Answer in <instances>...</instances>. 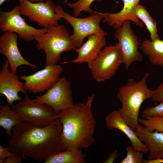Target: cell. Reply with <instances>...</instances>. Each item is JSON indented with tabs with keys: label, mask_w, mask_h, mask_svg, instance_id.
I'll return each instance as SVG.
<instances>
[{
	"label": "cell",
	"mask_w": 163,
	"mask_h": 163,
	"mask_svg": "<svg viewBox=\"0 0 163 163\" xmlns=\"http://www.w3.org/2000/svg\"><path fill=\"white\" fill-rule=\"evenodd\" d=\"M6 0H0V5L1 6Z\"/></svg>",
	"instance_id": "obj_34"
},
{
	"label": "cell",
	"mask_w": 163,
	"mask_h": 163,
	"mask_svg": "<svg viewBox=\"0 0 163 163\" xmlns=\"http://www.w3.org/2000/svg\"><path fill=\"white\" fill-rule=\"evenodd\" d=\"M23 158H24L23 156L16 154L6 158L4 163H21Z\"/></svg>",
	"instance_id": "obj_29"
},
{
	"label": "cell",
	"mask_w": 163,
	"mask_h": 163,
	"mask_svg": "<svg viewBox=\"0 0 163 163\" xmlns=\"http://www.w3.org/2000/svg\"><path fill=\"white\" fill-rule=\"evenodd\" d=\"M119 156L118 151L115 149L109 154L107 158L103 163H113Z\"/></svg>",
	"instance_id": "obj_30"
},
{
	"label": "cell",
	"mask_w": 163,
	"mask_h": 163,
	"mask_svg": "<svg viewBox=\"0 0 163 163\" xmlns=\"http://www.w3.org/2000/svg\"><path fill=\"white\" fill-rule=\"evenodd\" d=\"M21 15L28 17L29 20L39 26L47 28L51 25H59L62 18L55 11V6L50 0L45 2H32L27 0H18Z\"/></svg>",
	"instance_id": "obj_8"
},
{
	"label": "cell",
	"mask_w": 163,
	"mask_h": 163,
	"mask_svg": "<svg viewBox=\"0 0 163 163\" xmlns=\"http://www.w3.org/2000/svg\"><path fill=\"white\" fill-rule=\"evenodd\" d=\"M63 70L60 65L45 66L44 68L28 75H20L27 91L36 93L47 91L58 81Z\"/></svg>",
	"instance_id": "obj_12"
},
{
	"label": "cell",
	"mask_w": 163,
	"mask_h": 163,
	"mask_svg": "<svg viewBox=\"0 0 163 163\" xmlns=\"http://www.w3.org/2000/svg\"><path fill=\"white\" fill-rule=\"evenodd\" d=\"M9 66L8 60L5 59L0 72V93L5 95L8 103L12 105L14 101L22 99L18 94L19 92L25 95L27 93L20 76L10 70Z\"/></svg>",
	"instance_id": "obj_13"
},
{
	"label": "cell",
	"mask_w": 163,
	"mask_h": 163,
	"mask_svg": "<svg viewBox=\"0 0 163 163\" xmlns=\"http://www.w3.org/2000/svg\"><path fill=\"white\" fill-rule=\"evenodd\" d=\"M131 21H124L121 26L116 29L114 36L118 41L123 56V63L128 70L135 62H141L143 57L138 49L141 44L131 26Z\"/></svg>",
	"instance_id": "obj_11"
},
{
	"label": "cell",
	"mask_w": 163,
	"mask_h": 163,
	"mask_svg": "<svg viewBox=\"0 0 163 163\" xmlns=\"http://www.w3.org/2000/svg\"><path fill=\"white\" fill-rule=\"evenodd\" d=\"M150 75L145 72L140 80L130 78L118 89L117 97L122 104L118 110L128 125L133 130L139 124L140 107L146 100L151 99L153 90L147 87L146 81Z\"/></svg>",
	"instance_id": "obj_3"
},
{
	"label": "cell",
	"mask_w": 163,
	"mask_h": 163,
	"mask_svg": "<svg viewBox=\"0 0 163 163\" xmlns=\"http://www.w3.org/2000/svg\"><path fill=\"white\" fill-rule=\"evenodd\" d=\"M62 129L59 118L43 127L22 122L13 127L8 147L11 152L24 158L29 157L39 162L44 161L66 150L60 138Z\"/></svg>",
	"instance_id": "obj_1"
},
{
	"label": "cell",
	"mask_w": 163,
	"mask_h": 163,
	"mask_svg": "<svg viewBox=\"0 0 163 163\" xmlns=\"http://www.w3.org/2000/svg\"><path fill=\"white\" fill-rule=\"evenodd\" d=\"M141 48L150 63L163 68V40H144L141 44Z\"/></svg>",
	"instance_id": "obj_19"
},
{
	"label": "cell",
	"mask_w": 163,
	"mask_h": 163,
	"mask_svg": "<svg viewBox=\"0 0 163 163\" xmlns=\"http://www.w3.org/2000/svg\"><path fill=\"white\" fill-rule=\"evenodd\" d=\"M105 35L101 34H92L87 37L88 40L75 52L78 54L77 58L61 64L69 63H88L93 60L101 49L107 44Z\"/></svg>",
	"instance_id": "obj_15"
},
{
	"label": "cell",
	"mask_w": 163,
	"mask_h": 163,
	"mask_svg": "<svg viewBox=\"0 0 163 163\" xmlns=\"http://www.w3.org/2000/svg\"><path fill=\"white\" fill-rule=\"evenodd\" d=\"M140 140L145 143L149 152V160L163 158V133L156 131L150 132L139 123L134 130Z\"/></svg>",
	"instance_id": "obj_17"
},
{
	"label": "cell",
	"mask_w": 163,
	"mask_h": 163,
	"mask_svg": "<svg viewBox=\"0 0 163 163\" xmlns=\"http://www.w3.org/2000/svg\"><path fill=\"white\" fill-rule=\"evenodd\" d=\"M94 97L93 94L86 103H76L57 114L62 125L60 138L66 149L87 148L93 145L96 121L91 107Z\"/></svg>",
	"instance_id": "obj_2"
},
{
	"label": "cell",
	"mask_w": 163,
	"mask_h": 163,
	"mask_svg": "<svg viewBox=\"0 0 163 163\" xmlns=\"http://www.w3.org/2000/svg\"><path fill=\"white\" fill-rule=\"evenodd\" d=\"M100 1L102 0H78L76 2L68 3V6L73 9V14L75 17H78L83 11L89 12L91 14L95 12L91 9V3L94 1Z\"/></svg>",
	"instance_id": "obj_24"
},
{
	"label": "cell",
	"mask_w": 163,
	"mask_h": 163,
	"mask_svg": "<svg viewBox=\"0 0 163 163\" xmlns=\"http://www.w3.org/2000/svg\"><path fill=\"white\" fill-rule=\"evenodd\" d=\"M126 150V156L120 161V163H143L142 152L136 150L132 146L127 147Z\"/></svg>",
	"instance_id": "obj_25"
},
{
	"label": "cell",
	"mask_w": 163,
	"mask_h": 163,
	"mask_svg": "<svg viewBox=\"0 0 163 163\" xmlns=\"http://www.w3.org/2000/svg\"><path fill=\"white\" fill-rule=\"evenodd\" d=\"M105 122L108 129H117L124 133L130 141L132 146L136 150L143 153L149 151L145 144L140 140L134 131L128 125L118 110L110 112L105 117Z\"/></svg>",
	"instance_id": "obj_16"
},
{
	"label": "cell",
	"mask_w": 163,
	"mask_h": 163,
	"mask_svg": "<svg viewBox=\"0 0 163 163\" xmlns=\"http://www.w3.org/2000/svg\"><path fill=\"white\" fill-rule=\"evenodd\" d=\"M139 123L145 126L150 132L155 131L163 133V117H148L138 118Z\"/></svg>",
	"instance_id": "obj_23"
},
{
	"label": "cell",
	"mask_w": 163,
	"mask_h": 163,
	"mask_svg": "<svg viewBox=\"0 0 163 163\" xmlns=\"http://www.w3.org/2000/svg\"><path fill=\"white\" fill-rule=\"evenodd\" d=\"M21 15L18 5L10 11L5 12L1 11V31L12 32L17 34L19 38L25 41L34 40L35 36L47 32V28L44 27L37 29L28 25Z\"/></svg>",
	"instance_id": "obj_10"
},
{
	"label": "cell",
	"mask_w": 163,
	"mask_h": 163,
	"mask_svg": "<svg viewBox=\"0 0 163 163\" xmlns=\"http://www.w3.org/2000/svg\"><path fill=\"white\" fill-rule=\"evenodd\" d=\"M15 155L16 154L11 152L8 147H5L0 145V158H6Z\"/></svg>",
	"instance_id": "obj_28"
},
{
	"label": "cell",
	"mask_w": 163,
	"mask_h": 163,
	"mask_svg": "<svg viewBox=\"0 0 163 163\" xmlns=\"http://www.w3.org/2000/svg\"><path fill=\"white\" fill-rule=\"evenodd\" d=\"M6 158H0V163H4Z\"/></svg>",
	"instance_id": "obj_33"
},
{
	"label": "cell",
	"mask_w": 163,
	"mask_h": 163,
	"mask_svg": "<svg viewBox=\"0 0 163 163\" xmlns=\"http://www.w3.org/2000/svg\"><path fill=\"white\" fill-rule=\"evenodd\" d=\"M36 47L43 50L46 56L45 66L56 64L63 52L77 49L72 41L66 27L62 25H51L47 32L35 36Z\"/></svg>",
	"instance_id": "obj_4"
},
{
	"label": "cell",
	"mask_w": 163,
	"mask_h": 163,
	"mask_svg": "<svg viewBox=\"0 0 163 163\" xmlns=\"http://www.w3.org/2000/svg\"><path fill=\"white\" fill-rule=\"evenodd\" d=\"M143 163H163V158L152 160H143Z\"/></svg>",
	"instance_id": "obj_31"
},
{
	"label": "cell",
	"mask_w": 163,
	"mask_h": 163,
	"mask_svg": "<svg viewBox=\"0 0 163 163\" xmlns=\"http://www.w3.org/2000/svg\"><path fill=\"white\" fill-rule=\"evenodd\" d=\"M9 105L5 103L0 105V126L5 129L7 137H10L13 127L23 122Z\"/></svg>",
	"instance_id": "obj_21"
},
{
	"label": "cell",
	"mask_w": 163,
	"mask_h": 163,
	"mask_svg": "<svg viewBox=\"0 0 163 163\" xmlns=\"http://www.w3.org/2000/svg\"><path fill=\"white\" fill-rule=\"evenodd\" d=\"M123 3L121 10L117 13H104L103 21L115 29L120 27L125 21L128 20L134 22L136 25L140 27L144 24L134 14L133 11L141 0H121Z\"/></svg>",
	"instance_id": "obj_18"
},
{
	"label": "cell",
	"mask_w": 163,
	"mask_h": 163,
	"mask_svg": "<svg viewBox=\"0 0 163 163\" xmlns=\"http://www.w3.org/2000/svg\"><path fill=\"white\" fill-rule=\"evenodd\" d=\"M32 2H43V0H27ZM68 0H64L63 3L64 4H67Z\"/></svg>",
	"instance_id": "obj_32"
},
{
	"label": "cell",
	"mask_w": 163,
	"mask_h": 163,
	"mask_svg": "<svg viewBox=\"0 0 163 163\" xmlns=\"http://www.w3.org/2000/svg\"><path fill=\"white\" fill-rule=\"evenodd\" d=\"M55 11L73 27V33L70 35V37L77 48L82 45L85 38L90 35L101 34L106 36L107 34L100 25L101 21L104 18V13L95 11L86 18H78L66 13L59 4L56 6Z\"/></svg>",
	"instance_id": "obj_6"
},
{
	"label": "cell",
	"mask_w": 163,
	"mask_h": 163,
	"mask_svg": "<svg viewBox=\"0 0 163 163\" xmlns=\"http://www.w3.org/2000/svg\"><path fill=\"white\" fill-rule=\"evenodd\" d=\"M134 15L144 24L150 34L151 40L160 38L158 34L156 22L143 5H138L133 11Z\"/></svg>",
	"instance_id": "obj_22"
},
{
	"label": "cell",
	"mask_w": 163,
	"mask_h": 163,
	"mask_svg": "<svg viewBox=\"0 0 163 163\" xmlns=\"http://www.w3.org/2000/svg\"><path fill=\"white\" fill-rule=\"evenodd\" d=\"M122 63L123 54L117 43L106 46L88 65L94 79L101 83L114 76Z\"/></svg>",
	"instance_id": "obj_5"
},
{
	"label": "cell",
	"mask_w": 163,
	"mask_h": 163,
	"mask_svg": "<svg viewBox=\"0 0 163 163\" xmlns=\"http://www.w3.org/2000/svg\"><path fill=\"white\" fill-rule=\"evenodd\" d=\"M72 95L70 82L66 77L63 76L44 94L33 99L50 106L58 114L73 106L75 104Z\"/></svg>",
	"instance_id": "obj_9"
},
{
	"label": "cell",
	"mask_w": 163,
	"mask_h": 163,
	"mask_svg": "<svg viewBox=\"0 0 163 163\" xmlns=\"http://www.w3.org/2000/svg\"><path fill=\"white\" fill-rule=\"evenodd\" d=\"M86 155L81 149H67L56 153L44 163H85Z\"/></svg>",
	"instance_id": "obj_20"
},
{
	"label": "cell",
	"mask_w": 163,
	"mask_h": 163,
	"mask_svg": "<svg viewBox=\"0 0 163 163\" xmlns=\"http://www.w3.org/2000/svg\"><path fill=\"white\" fill-rule=\"evenodd\" d=\"M142 117L143 118L148 117H163V102L145 108L143 111Z\"/></svg>",
	"instance_id": "obj_26"
},
{
	"label": "cell",
	"mask_w": 163,
	"mask_h": 163,
	"mask_svg": "<svg viewBox=\"0 0 163 163\" xmlns=\"http://www.w3.org/2000/svg\"><path fill=\"white\" fill-rule=\"evenodd\" d=\"M11 107L23 122L37 126H47L59 118L50 106L34 101L27 94Z\"/></svg>",
	"instance_id": "obj_7"
},
{
	"label": "cell",
	"mask_w": 163,
	"mask_h": 163,
	"mask_svg": "<svg viewBox=\"0 0 163 163\" xmlns=\"http://www.w3.org/2000/svg\"><path fill=\"white\" fill-rule=\"evenodd\" d=\"M18 34L11 31H6L0 37V54L6 56L11 71L16 73L18 67L22 65L29 66L34 68L37 66L26 60L22 56L18 46Z\"/></svg>",
	"instance_id": "obj_14"
},
{
	"label": "cell",
	"mask_w": 163,
	"mask_h": 163,
	"mask_svg": "<svg viewBox=\"0 0 163 163\" xmlns=\"http://www.w3.org/2000/svg\"><path fill=\"white\" fill-rule=\"evenodd\" d=\"M151 99L155 102H163V82L153 90V95Z\"/></svg>",
	"instance_id": "obj_27"
}]
</instances>
